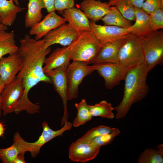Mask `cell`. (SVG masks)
I'll return each mask as SVG.
<instances>
[{
  "mask_svg": "<svg viewBox=\"0 0 163 163\" xmlns=\"http://www.w3.org/2000/svg\"><path fill=\"white\" fill-rule=\"evenodd\" d=\"M20 43L17 53L22 65L16 77L22 80L24 85V92L21 101L23 104H28L31 101L28 95L32 88L40 82L52 83L51 79L43 70L46 56L51 49L50 47L44 49L43 39L37 40L27 34L20 40Z\"/></svg>",
  "mask_w": 163,
  "mask_h": 163,
  "instance_id": "cell-1",
  "label": "cell"
},
{
  "mask_svg": "<svg viewBox=\"0 0 163 163\" xmlns=\"http://www.w3.org/2000/svg\"><path fill=\"white\" fill-rule=\"evenodd\" d=\"M149 72L143 63L127 71L124 80L123 98L120 104L114 107L116 111V119L124 118L133 104L147 96L149 91L146 82Z\"/></svg>",
  "mask_w": 163,
  "mask_h": 163,
  "instance_id": "cell-2",
  "label": "cell"
},
{
  "mask_svg": "<svg viewBox=\"0 0 163 163\" xmlns=\"http://www.w3.org/2000/svg\"><path fill=\"white\" fill-rule=\"evenodd\" d=\"M101 45L92 32H79L69 46L71 60L83 62L88 64H92Z\"/></svg>",
  "mask_w": 163,
  "mask_h": 163,
  "instance_id": "cell-3",
  "label": "cell"
},
{
  "mask_svg": "<svg viewBox=\"0 0 163 163\" xmlns=\"http://www.w3.org/2000/svg\"><path fill=\"white\" fill-rule=\"evenodd\" d=\"M144 56V64L151 71L163 64V31H154L139 36Z\"/></svg>",
  "mask_w": 163,
  "mask_h": 163,
  "instance_id": "cell-4",
  "label": "cell"
},
{
  "mask_svg": "<svg viewBox=\"0 0 163 163\" xmlns=\"http://www.w3.org/2000/svg\"><path fill=\"white\" fill-rule=\"evenodd\" d=\"M117 60L118 63L127 71L144 63L139 36L131 33L125 36L118 52Z\"/></svg>",
  "mask_w": 163,
  "mask_h": 163,
  "instance_id": "cell-5",
  "label": "cell"
},
{
  "mask_svg": "<svg viewBox=\"0 0 163 163\" xmlns=\"http://www.w3.org/2000/svg\"><path fill=\"white\" fill-rule=\"evenodd\" d=\"M96 71L94 65L90 66L82 61H73L69 63L66 70L68 101L78 97V88L84 78Z\"/></svg>",
  "mask_w": 163,
  "mask_h": 163,
  "instance_id": "cell-6",
  "label": "cell"
},
{
  "mask_svg": "<svg viewBox=\"0 0 163 163\" xmlns=\"http://www.w3.org/2000/svg\"><path fill=\"white\" fill-rule=\"evenodd\" d=\"M24 87L22 80L16 78L6 84L1 94V107L3 115L14 112L24 94Z\"/></svg>",
  "mask_w": 163,
  "mask_h": 163,
  "instance_id": "cell-7",
  "label": "cell"
},
{
  "mask_svg": "<svg viewBox=\"0 0 163 163\" xmlns=\"http://www.w3.org/2000/svg\"><path fill=\"white\" fill-rule=\"evenodd\" d=\"M42 126L43 131L37 140L33 142L26 141L25 142L27 152H29L33 158L36 157L39 154L43 145L57 136H62L65 131L70 130L73 126L72 123L68 121L65 123L60 129L56 131L52 129L46 121H43Z\"/></svg>",
  "mask_w": 163,
  "mask_h": 163,
  "instance_id": "cell-8",
  "label": "cell"
},
{
  "mask_svg": "<svg viewBox=\"0 0 163 163\" xmlns=\"http://www.w3.org/2000/svg\"><path fill=\"white\" fill-rule=\"evenodd\" d=\"M94 65L96 71L102 77L106 88L111 89L124 80L128 71L118 63H105Z\"/></svg>",
  "mask_w": 163,
  "mask_h": 163,
  "instance_id": "cell-9",
  "label": "cell"
},
{
  "mask_svg": "<svg viewBox=\"0 0 163 163\" xmlns=\"http://www.w3.org/2000/svg\"><path fill=\"white\" fill-rule=\"evenodd\" d=\"M79 32L69 24L64 23L50 31L44 37L43 47L46 49L51 46L59 44L64 46L70 45L75 39Z\"/></svg>",
  "mask_w": 163,
  "mask_h": 163,
  "instance_id": "cell-10",
  "label": "cell"
},
{
  "mask_svg": "<svg viewBox=\"0 0 163 163\" xmlns=\"http://www.w3.org/2000/svg\"><path fill=\"white\" fill-rule=\"evenodd\" d=\"M68 66H63L50 70L45 74L51 79L55 90L61 97L64 107V114L61 119L62 127L68 121V114L67 103L66 70Z\"/></svg>",
  "mask_w": 163,
  "mask_h": 163,
  "instance_id": "cell-11",
  "label": "cell"
},
{
  "mask_svg": "<svg viewBox=\"0 0 163 163\" xmlns=\"http://www.w3.org/2000/svg\"><path fill=\"white\" fill-rule=\"evenodd\" d=\"M91 32L101 45L124 38L130 33L128 29L110 25L97 24L90 21Z\"/></svg>",
  "mask_w": 163,
  "mask_h": 163,
  "instance_id": "cell-12",
  "label": "cell"
},
{
  "mask_svg": "<svg viewBox=\"0 0 163 163\" xmlns=\"http://www.w3.org/2000/svg\"><path fill=\"white\" fill-rule=\"evenodd\" d=\"M48 13L42 20L30 28L29 34L35 36L34 39L35 40L41 39L50 31L66 22L64 18L58 15L55 11Z\"/></svg>",
  "mask_w": 163,
  "mask_h": 163,
  "instance_id": "cell-13",
  "label": "cell"
},
{
  "mask_svg": "<svg viewBox=\"0 0 163 163\" xmlns=\"http://www.w3.org/2000/svg\"><path fill=\"white\" fill-rule=\"evenodd\" d=\"M101 147L76 141L72 143L69 147V158L73 162H87L97 156Z\"/></svg>",
  "mask_w": 163,
  "mask_h": 163,
  "instance_id": "cell-14",
  "label": "cell"
},
{
  "mask_svg": "<svg viewBox=\"0 0 163 163\" xmlns=\"http://www.w3.org/2000/svg\"><path fill=\"white\" fill-rule=\"evenodd\" d=\"M17 52L2 57L0 59V75L5 84L12 81L22 67Z\"/></svg>",
  "mask_w": 163,
  "mask_h": 163,
  "instance_id": "cell-15",
  "label": "cell"
},
{
  "mask_svg": "<svg viewBox=\"0 0 163 163\" xmlns=\"http://www.w3.org/2000/svg\"><path fill=\"white\" fill-rule=\"evenodd\" d=\"M79 8L88 19L96 22L101 20L110 11L111 6L100 0H84Z\"/></svg>",
  "mask_w": 163,
  "mask_h": 163,
  "instance_id": "cell-16",
  "label": "cell"
},
{
  "mask_svg": "<svg viewBox=\"0 0 163 163\" xmlns=\"http://www.w3.org/2000/svg\"><path fill=\"white\" fill-rule=\"evenodd\" d=\"M71 60L69 46L55 49L44 60L43 70L44 73L58 68L68 66Z\"/></svg>",
  "mask_w": 163,
  "mask_h": 163,
  "instance_id": "cell-17",
  "label": "cell"
},
{
  "mask_svg": "<svg viewBox=\"0 0 163 163\" xmlns=\"http://www.w3.org/2000/svg\"><path fill=\"white\" fill-rule=\"evenodd\" d=\"M62 15L68 24L76 30L91 32L90 21L79 8L74 7L66 10Z\"/></svg>",
  "mask_w": 163,
  "mask_h": 163,
  "instance_id": "cell-18",
  "label": "cell"
},
{
  "mask_svg": "<svg viewBox=\"0 0 163 163\" xmlns=\"http://www.w3.org/2000/svg\"><path fill=\"white\" fill-rule=\"evenodd\" d=\"M124 38L102 44L101 49L92 64L105 63H118V52Z\"/></svg>",
  "mask_w": 163,
  "mask_h": 163,
  "instance_id": "cell-19",
  "label": "cell"
},
{
  "mask_svg": "<svg viewBox=\"0 0 163 163\" xmlns=\"http://www.w3.org/2000/svg\"><path fill=\"white\" fill-rule=\"evenodd\" d=\"M24 140L19 133L16 132L13 137L12 145L5 149L0 148V159L3 163H14L18 155L26 152Z\"/></svg>",
  "mask_w": 163,
  "mask_h": 163,
  "instance_id": "cell-20",
  "label": "cell"
},
{
  "mask_svg": "<svg viewBox=\"0 0 163 163\" xmlns=\"http://www.w3.org/2000/svg\"><path fill=\"white\" fill-rule=\"evenodd\" d=\"M135 8L136 21L128 28L130 33L140 36L153 31L149 14L141 8Z\"/></svg>",
  "mask_w": 163,
  "mask_h": 163,
  "instance_id": "cell-21",
  "label": "cell"
},
{
  "mask_svg": "<svg viewBox=\"0 0 163 163\" xmlns=\"http://www.w3.org/2000/svg\"><path fill=\"white\" fill-rule=\"evenodd\" d=\"M23 8L16 5L12 0H0V19L2 23L11 27L14 23L17 14Z\"/></svg>",
  "mask_w": 163,
  "mask_h": 163,
  "instance_id": "cell-22",
  "label": "cell"
},
{
  "mask_svg": "<svg viewBox=\"0 0 163 163\" xmlns=\"http://www.w3.org/2000/svg\"><path fill=\"white\" fill-rule=\"evenodd\" d=\"M43 8H45V7L42 0H29L27 11L25 16L26 28H31L41 20L43 18L41 11Z\"/></svg>",
  "mask_w": 163,
  "mask_h": 163,
  "instance_id": "cell-23",
  "label": "cell"
},
{
  "mask_svg": "<svg viewBox=\"0 0 163 163\" xmlns=\"http://www.w3.org/2000/svg\"><path fill=\"white\" fill-rule=\"evenodd\" d=\"M104 25L128 29L132 24L125 18L115 6H111L109 11L101 19Z\"/></svg>",
  "mask_w": 163,
  "mask_h": 163,
  "instance_id": "cell-24",
  "label": "cell"
},
{
  "mask_svg": "<svg viewBox=\"0 0 163 163\" xmlns=\"http://www.w3.org/2000/svg\"><path fill=\"white\" fill-rule=\"evenodd\" d=\"M14 31L0 30V59L7 54L17 53L18 47L16 44Z\"/></svg>",
  "mask_w": 163,
  "mask_h": 163,
  "instance_id": "cell-25",
  "label": "cell"
},
{
  "mask_svg": "<svg viewBox=\"0 0 163 163\" xmlns=\"http://www.w3.org/2000/svg\"><path fill=\"white\" fill-rule=\"evenodd\" d=\"M163 144L158 145L155 148L145 149L139 155L138 163H162L163 162Z\"/></svg>",
  "mask_w": 163,
  "mask_h": 163,
  "instance_id": "cell-26",
  "label": "cell"
},
{
  "mask_svg": "<svg viewBox=\"0 0 163 163\" xmlns=\"http://www.w3.org/2000/svg\"><path fill=\"white\" fill-rule=\"evenodd\" d=\"M90 112L92 117H101L104 118L112 119L114 115L113 111L114 108L111 104L105 100L93 105H89Z\"/></svg>",
  "mask_w": 163,
  "mask_h": 163,
  "instance_id": "cell-27",
  "label": "cell"
},
{
  "mask_svg": "<svg viewBox=\"0 0 163 163\" xmlns=\"http://www.w3.org/2000/svg\"><path fill=\"white\" fill-rule=\"evenodd\" d=\"M75 106L77 110L76 116L73 121L72 126L77 127L91 120L92 116L85 99H83L78 103H76Z\"/></svg>",
  "mask_w": 163,
  "mask_h": 163,
  "instance_id": "cell-28",
  "label": "cell"
},
{
  "mask_svg": "<svg viewBox=\"0 0 163 163\" xmlns=\"http://www.w3.org/2000/svg\"><path fill=\"white\" fill-rule=\"evenodd\" d=\"M111 6H115L123 16L130 21H135V8L128 0H109Z\"/></svg>",
  "mask_w": 163,
  "mask_h": 163,
  "instance_id": "cell-29",
  "label": "cell"
},
{
  "mask_svg": "<svg viewBox=\"0 0 163 163\" xmlns=\"http://www.w3.org/2000/svg\"><path fill=\"white\" fill-rule=\"evenodd\" d=\"M116 128L104 125L97 126L88 131L84 135L78 139L76 141L87 143L96 137L113 132Z\"/></svg>",
  "mask_w": 163,
  "mask_h": 163,
  "instance_id": "cell-30",
  "label": "cell"
},
{
  "mask_svg": "<svg viewBox=\"0 0 163 163\" xmlns=\"http://www.w3.org/2000/svg\"><path fill=\"white\" fill-rule=\"evenodd\" d=\"M120 133L119 129L116 128L113 132L96 137L86 143L101 147L110 144Z\"/></svg>",
  "mask_w": 163,
  "mask_h": 163,
  "instance_id": "cell-31",
  "label": "cell"
},
{
  "mask_svg": "<svg viewBox=\"0 0 163 163\" xmlns=\"http://www.w3.org/2000/svg\"><path fill=\"white\" fill-rule=\"evenodd\" d=\"M149 15L153 31L163 28V8H158Z\"/></svg>",
  "mask_w": 163,
  "mask_h": 163,
  "instance_id": "cell-32",
  "label": "cell"
},
{
  "mask_svg": "<svg viewBox=\"0 0 163 163\" xmlns=\"http://www.w3.org/2000/svg\"><path fill=\"white\" fill-rule=\"evenodd\" d=\"M159 8H163V0H146L143 3L141 8L150 14Z\"/></svg>",
  "mask_w": 163,
  "mask_h": 163,
  "instance_id": "cell-33",
  "label": "cell"
},
{
  "mask_svg": "<svg viewBox=\"0 0 163 163\" xmlns=\"http://www.w3.org/2000/svg\"><path fill=\"white\" fill-rule=\"evenodd\" d=\"M74 5L75 0H55L54 6L55 11L62 14L65 10L74 7Z\"/></svg>",
  "mask_w": 163,
  "mask_h": 163,
  "instance_id": "cell-34",
  "label": "cell"
},
{
  "mask_svg": "<svg viewBox=\"0 0 163 163\" xmlns=\"http://www.w3.org/2000/svg\"><path fill=\"white\" fill-rule=\"evenodd\" d=\"M45 8L48 13L55 11L54 4L55 0H42Z\"/></svg>",
  "mask_w": 163,
  "mask_h": 163,
  "instance_id": "cell-35",
  "label": "cell"
},
{
  "mask_svg": "<svg viewBox=\"0 0 163 163\" xmlns=\"http://www.w3.org/2000/svg\"><path fill=\"white\" fill-rule=\"evenodd\" d=\"M135 7L141 8L145 0H128Z\"/></svg>",
  "mask_w": 163,
  "mask_h": 163,
  "instance_id": "cell-36",
  "label": "cell"
},
{
  "mask_svg": "<svg viewBox=\"0 0 163 163\" xmlns=\"http://www.w3.org/2000/svg\"><path fill=\"white\" fill-rule=\"evenodd\" d=\"M24 153H23L19 154L14 160V163H26L24 157Z\"/></svg>",
  "mask_w": 163,
  "mask_h": 163,
  "instance_id": "cell-37",
  "label": "cell"
},
{
  "mask_svg": "<svg viewBox=\"0 0 163 163\" xmlns=\"http://www.w3.org/2000/svg\"><path fill=\"white\" fill-rule=\"evenodd\" d=\"M5 127L3 124L0 121V137L3 136L5 131Z\"/></svg>",
  "mask_w": 163,
  "mask_h": 163,
  "instance_id": "cell-38",
  "label": "cell"
},
{
  "mask_svg": "<svg viewBox=\"0 0 163 163\" xmlns=\"http://www.w3.org/2000/svg\"><path fill=\"white\" fill-rule=\"evenodd\" d=\"M5 85L0 75V96L4 88Z\"/></svg>",
  "mask_w": 163,
  "mask_h": 163,
  "instance_id": "cell-39",
  "label": "cell"
},
{
  "mask_svg": "<svg viewBox=\"0 0 163 163\" xmlns=\"http://www.w3.org/2000/svg\"><path fill=\"white\" fill-rule=\"evenodd\" d=\"M8 29V27L2 23L0 24V30H6Z\"/></svg>",
  "mask_w": 163,
  "mask_h": 163,
  "instance_id": "cell-40",
  "label": "cell"
},
{
  "mask_svg": "<svg viewBox=\"0 0 163 163\" xmlns=\"http://www.w3.org/2000/svg\"><path fill=\"white\" fill-rule=\"evenodd\" d=\"M14 4L17 5L19 6L18 0H12ZM22 1H25V0H21Z\"/></svg>",
  "mask_w": 163,
  "mask_h": 163,
  "instance_id": "cell-41",
  "label": "cell"
},
{
  "mask_svg": "<svg viewBox=\"0 0 163 163\" xmlns=\"http://www.w3.org/2000/svg\"><path fill=\"white\" fill-rule=\"evenodd\" d=\"M1 95L0 96V117L2 115V110L1 109Z\"/></svg>",
  "mask_w": 163,
  "mask_h": 163,
  "instance_id": "cell-42",
  "label": "cell"
},
{
  "mask_svg": "<svg viewBox=\"0 0 163 163\" xmlns=\"http://www.w3.org/2000/svg\"><path fill=\"white\" fill-rule=\"evenodd\" d=\"M1 23H1V20L0 19V24H1Z\"/></svg>",
  "mask_w": 163,
  "mask_h": 163,
  "instance_id": "cell-43",
  "label": "cell"
}]
</instances>
